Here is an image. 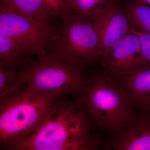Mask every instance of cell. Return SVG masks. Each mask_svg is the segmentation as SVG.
<instances>
[{
  "mask_svg": "<svg viewBox=\"0 0 150 150\" xmlns=\"http://www.w3.org/2000/svg\"><path fill=\"white\" fill-rule=\"evenodd\" d=\"M60 97L39 127L12 150H88L98 145L88 115L79 105Z\"/></svg>",
  "mask_w": 150,
  "mask_h": 150,
  "instance_id": "obj_1",
  "label": "cell"
},
{
  "mask_svg": "<svg viewBox=\"0 0 150 150\" xmlns=\"http://www.w3.org/2000/svg\"><path fill=\"white\" fill-rule=\"evenodd\" d=\"M60 97L24 87L0 99V144L13 150L39 127Z\"/></svg>",
  "mask_w": 150,
  "mask_h": 150,
  "instance_id": "obj_2",
  "label": "cell"
},
{
  "mask_svg": "<svg viewBox=\"0 0 150 150\" xmlns=\"http://www.w3.org/2000/svg\"><path fill=\"white\" fill-rule=\"evenodd\" d=\"M87 110L100 128L114 133L121 131L133 121L132 104L122 86L100 74L87 83L83 94Z\"/></svg>",
  "mask_w": 150,
  "mask_h": 150,
  "instance_id": "obj_3",
  "label": "cell"
},
{
  "mask_svg": "<svg viewBox=\"0 0 150 150\" xmlns=\"http://www.w3.org/2000/svg\"><path fill=\"white\" fill-rule=\"evenodd\" d=\"M81 66L48 53L20 69L22 81L28 88L59 97L83 94L87 82Z\"/></svg>",
  "mask_w": 150,
  "mask_h": 150,
  "instance_id": "obj_4",
  "label": "cell"
},
{
  "mask_svg": "<svg viewBox=\"0 0 150 150\" xmlns=\"http://www.w3.org/2000/svg\"><path fill=\"white\" fill-rule=\"evenodd\" d=\"M48 54L82 65L104 59L99 35L93 22L76 16L62 21Z\"/></svg>",
  "mask_w": 150,
  "mask_h": 150,
  "instance_id": "obj_5",
  "label": "cell"
},
{
  "mask_svg": "<svg viewBox=\"0 0 150 150\" xmlns=\"http://www.w3.org/2000/svg\"><path fill=\"white\" fill-rule=\"evenodd\" d=\"M58 33L11 11L0 8V33L14 41L30 59L33 56L36 58L47 54Z\"/></svg>",
  "mask_w": 150,
  "mask_h": 150,
  "instance_id": "obj_6",
  "label": "cell"
},
{
  "mask_svg": "<svg viewBox=\"0 0 150 150\" xmlns=\"http://www.w3.org/2000/svg\"><path fill=\"white\" fill-rule=\"evenodd\" d=\"M141 52L140 38L131 28L113 45L103 62L111 74L120 77L136 68Z\"/></svg>",
  "mask_w": 150,
  "mask_h": 150,
  "instance_id": "obj_7",
  "label": "cell"
},
{
  "mask_svg": "<svg viewBox=\"0 0 150 150\" xmlns=\"http://www.w3.org/2000/svg\"><path fill=\"white\" fill-rule=\"evenodd\" d=\"M93 22L100 38L103 61L113 45L132 28L126 13L118 4H114L103 11Z\"/></svg>",
  "mask_w": 150,
  "mask_h": 150,
  "instance_id": "obj_8",
  "label": "cell"
},
{
  "mask_svg": "<svg viewBox=\"0 0 150 150\" xmlns=\"http://www.w3.org/2000/svg\"><path fill=\"white\" fill-rule=\"evenodd\" d=\"M143 110L130 124L114 133L111 143L118 150H150V111Z\"/></svg>",
  "mask_w": 150,
  "mask_h": 150,
  "instance_id": "obj_9",
  "label": "cell"
},
{
  "mask_svg": "<svg viewBox=\"0 0 150 150\" xmlns=\"http://www.w3.org/2000/svg\"><path fill=\"white\" fill-rule=\"evenodd\" d=\"M118 78L131 103L150 111V65L137 67Z\"/></svg>",
  "mask_w": 150,
  "mask_h": 150,
  "instance_id": "obj_10",
  "label": "cell"
},
{
  "mask_svg": "<svg viewBox=\"0 0 150 150\" xmlns=\"http://www.w3.org/2000/svg\"><path fill=\"white\" fill-rule=\"evenodd\" d=\"M0 8L24 17L40 26L58 31L55 19L42 0H0Z\"/></svg>",
  "mask_w": 150,
  "mask_h": 150,
  "instance_id": "obj_11",
  "label": "cell"
},
{
  "mask_svg": "<svg viewBox=\"0 0 150 150\" xmlns=\"http://www.w3.org/2000/svg\"><path fill=\"white\" fill-rule=\"evenodd\" d=\"M63 19L76 16L93 21L105 9L118 4L119 0H62Z\"/></svg>",
  "mask_w": 150,
  "mask_h": 150,
  "instance_id": "obj_12",
  "label": "cell"
},
{
  "mask_svg": "<svg viewBox=\"0 0 150 150\" xmlns=\"http://www.w3.org/2000/svg\"><path fill=\"white\" fill-rule=\"evenodd\" d=\"M33 60L25 56L14 41L0 33V67L21 69L29 65Z\"/></svg>",
  "mask_w": 150,
  "mask_h": 150,
  "instance_id": "obj_13",
  "label": "cell"
},
{
  "mask_svg": "<svg viewBox=\"0 0 150 150\" xmlns=\"http://www.w3.org/2000/svg\"><path fill=\"white\" fill-rule=\"evenodd\" d=\"M132 29L150 34V8L142 0H129L121 6Z\"/></svg>",
  "mask_w": 150,
  "mask_h": 150,
  "instance_id": "obj_14",
  "label": "cell"
},
{
  "mask_svg": "<svg viewBox=\"0 0 150 150\" xmlns=\"http://www.w3.org/2000/svg\"><path fill=\"white\" fill-rule=\"evenodd\" d=\"M24 85L20 69L12 67H0V99L18 92Z\"/></svg>",
  "mask_w": 150,
  "mask_h": 150,
  "instance_id": "obj_15",
  "label": "cell"
},
{
  "mask_svg": "<svg viewBox=\"0 0 150 150\" xmlns=\"http://www.w3.org/2000/svg\"><path fill=\"white\" fill-rule=\"evenodd\" d=\"M134 30L139 37L142 45V52L137 61L136 68L150 65V34Z\"/></svg>",
  "mask_w": 150,
  "mask_h": 150,
  "instance_id": "obj_16",
  "label": "cell"
},
{
  "mask_svg": "<svg viewBox=\"0 0 150 150\" xmlns=\"http://www.w3.org/2000/svg\"><path fill=\"white\" fill-rule=\"evenodd\" d=\"M50 10L55 19L61 18L63 16L62 0H42Z\"/></svg>",
  "mask_w": 150,
  "mask_h": 150,
  "instance_id": "obj_17",
  "label": "cell"
},
{
  "mask_svg": "<svg viewBox=\"0 0 150 150\" xmlns=\"http://www.w3.org/2000/svg\"><path fill=\"white\" fill-rule=\"evenodd\" d=\"M144 2L147 4L150 5V0H142Z\"/></svg>",
  "mask_w": 150,
  "mask_h": 150,
  "instance_id": "obj_18",
  "label": "cell"
},
{
  "mask_svg": "<svg viewBox=\"0 0 150 150\" xmlns=\"http://www.w3.org/2000/svg\"><path fill=\"white\" fill-rule=\"evenodd\" d=\"M119 1H121V0H119Z\"/></svg>",
  "mask_w": 150,
  "mask_h": 150,
  "instance_id": "obj_19",
  "label": "cell"
}]
</instances>
